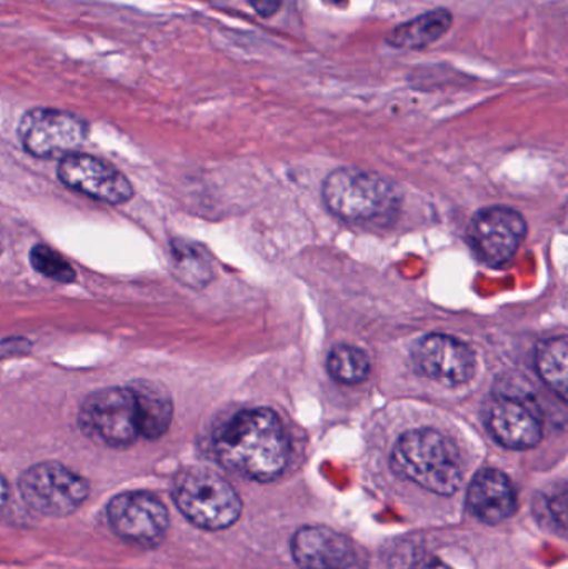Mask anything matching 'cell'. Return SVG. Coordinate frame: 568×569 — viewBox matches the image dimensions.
<instances>
[{
	"label": "cell",
	"mask_w": 568,
	"mask_h": 569,
	"mask_svg": "<svg viewBox=\"0 0 568 569\" xmlns=\"http://www.w3.org/2000/svg\"><path fill=\"white\" fill-rule=\"evenodd\" d=\"M213 453L226 470L247 480L273 481L289 463V438L269 408L237 411L213 431Z\"/></svg>",
	"instance_id": "6da1fadb"
},
{
	"label": "cell",
	"mask_w": 568,
	"mask_h": 569,
	"mask_svg": "<svg viewBox=\"0 0 568 569\" xmlns=\"http://www.w3.org/2000/svg\"><path fill=\"white\" fill-rule=\"evenodd\" d=\"M393 473L417 487L450 497L462 485V458L456 445L432 428L407 431L397 440L390 458Z\"/></svg>",
	"instance_id": "7a4b0ae2"
},
{
	"label": "cell",
	"mask_w": 568,
	"mask_h": 569,
	"mask_svg": "<svg viewBox=\"0 0 568 569\" xmlns=\"http://www.w3.org/2000/svg\"><path fill=\"white\" fill-rule=\"evenodd\" d=\"M323 203L337 219L356 226H383L396 217L400 190L387 177L357 167H343L327 176Z\"/></svg>",
	"instance_id": "3957f363"
},
{
	"label": "cell",
	"mask_w": 568,
	"mask_h": 569,
	"mask_svg": "<svg viewBox=\"0 0 568 569\" xmlns=\"http://www.w3.org/2000/svg\"><path fill=\"white\" fill-rule=\"evenodd\" d=\"M172 497L180 513L200 530H226L242 513V500L236 488L203 468L182 471L173 481Z\"/></svg>",
	"instance_id": "277c9868"
},
{
	"label": "cell",
	"mask_w": 568,
	"mask_h": 569,
	"mask_svg": "<svg viewBox=\"0 0 568 569\" xmlns=\"http://www.w3.org/2000/svg\"><path fill=\"white\" fill-rule=\"evenodd\" d=\"M23 503L49 518L76 513L89 500L90 485L82 475L60 463H39L23 471L19 480Z\"/></svg>",
	"instance_id": "5b68a950"
},
{
	"label": "cell",
	"mask_w": 568,
	"mask_h": 569,
	"mask_svg": "<svg viewBox=\"0 0 568 569\" xmlns=\"http://www.w3.org/2000/svg\"><path fill=\"white\" fill-rule=\"evenodd\" d=\"M484 420L490 437L509 450H530L542 441V413L526 391H496L487 401Z\"/></svg>",
	"instance_id": "8992f818"
},
{
	"label": "cell",
	"mask_w": 568,
	"mask_h": 569,
	"mask_svg": "<svg viewBox=\"0 0 568 569\" xmlns=\"http://www.w3.org/2000/svg\"><path fill=\"white\" fill-rule=\"evenodd\" d=\"M107 520L120 540L142 548H156L166 540L170 515L150 491H126L107 505Z\"/></svg>",
	"instance_id": "52a82bcc"
},
{
	"label": "cell",
	"mask_w": 568,
	"mask_h": 569,
	"mask_svg": "<svg viewBox=\"0 0 568 569\" xmlns=\"http://www.w3.org/2000/svg\"><path fill=\"white\" fill-rule=\"evenodd\" d=\"M80 427L93 440L112 448H127L139 440L136 403L127 388L96 391L80 408Z\"/></svg>",
	"instance_id": "ba28073f"
},
{
	"label": "cell",
	"mask_w": 568,
	"mask_h": 569,
	"mask_svg": "<svg viewBox=\"0 0 568 569\" xmlns=\"http://www.w3.org/2000/svg\"><path fill=\"white\" fill-rule=\"evenodd\" d=\"M527 236V222L510 207H487L474 216L467 232L480 262L500 269L512 260Z\"/></svg>",
	"instance_id": "9c48e42d"
},
{
	"label": "cell",
	"mask_w": 568,
	"mask_h": 569,
	"mask_svg": "<svg viewBox=\"0 0 568 569\" xmlns=\"http://www.w3.org/2000/svg\"><path fill=\"white\" fill-rule=\"evenodd\" d=\"M20 142L30 156L56 159L76 152L87 137V126L73 113L53 109L30 110L20 120Z\"/></svg>",
	"instance_id": "30bf717a"
},
{
	"label": "cell",
	"mask_w": 568,
	"mask_h": 569,
	"mask_svg": "<svg viewBox=\"0 0 568 569\" xmlns=\"http://www.w3.org/2000/svg\"><path fill=\"white\" fill-rule=\"evenodd\" d=\"M412 358L420 373L446 387L469 383L477 371L476 351L450 335L432 333L420 338Z\"/></svg>",
	"instance_id": "8fae6325"
},
{
	"label": "cell",
	"mask_w": 568,
	"mask_h": 569,
	"mask_svg": "<svg viewBox=\"0 0 568 569\" xmlns=\"http://www.w3.org/2000/svg\"><path fill=\"white\" fill-rule=\"evenodd\" d=\"M59 177L70 189L110 206L126 203L133 196L132 186L123 173L86 153L73 152L62 157Z\"/></svg>",
	"instance_id": "7c38bea8"
},
{
	"label": "cell",
	"mask_w": 568,
	"mask_h": 569,
	"mask_svg": "<svg viewBox=\"0 0 568 569\" xmlns=\"http://www.w3.org/2000/svg\"><path fill=\"white\" fill-rule=\"evenodd\" d=\"M293 561L300 569H352L357 551L349 538L327 527H303L290 541Z\"/></svg>",
	"instance_id": "4fadbf2b"
},
{
	"label": "cell",
	"mask_w": 568,
	"mask_h": 569,
	"mask_svg": "<svg viewBox=\"0 0 568 569\" xmlns=\"http://www.w3.org/2000/svg\"><path fill=\"white\" fill-rule=\"evenodd\" d=\"M517 491L502 471L486 468L474 477L467 491L470 513L486 525H500L517 511Z\"/></svg>",
	"instance_id": "5bb4252c"
},
{
	"label": "cell",
	"mask_w": 568,
	"mask_h": 569,
	"mask_svg": "<svg viewBox=\"0 0 568 569\" xmlns=\"http://www.w3.org/2000/svg\"><path fill=\"white\" fill-rule=\"evenodd\" d=\"M137 411L140 437L159 440L172 423L173 405L163 385L152 380H137L129 385Z\"/></svg>",
	"instance_id": "9a60e30c"
},
{
	"label": "cell",
	"mask_w": 568,
	"mask_h": 569,
	"mask_svg": "<svg viewBox=\"0 0 568 569\" xmlns=\"http://www.w3.org/2000/svg\"><path fill=\"white\" fill-rule=\"evenodd\" d=\"M452 26V13L447 9L430 10L390 32L389 43L397 49H423L437 42Z\"/></svg>",
	"instance_id": "2e32d148"
},
{
	"label": "cell",
	"mask_w": 568,
	"mask_h": 569,
	"mask_svg": "<svg viewBox=\"0 0 568 569\" xmlns=\"http://www.w3.org/2000/svg\"><path fill=\"white\" fill-rule=\"evenodd\" d=\"M536 368L544 383L567 403L568 398V340L552 337L540 341L536 351Z\"/></svg>",
	"instance_id": "e0dca14e"
},
{
	"label": "cell",
	"mask_w": 568,
	"mask_h": 569,
	"mask_svg": "<svg viewBox=\"0 0 568 569\" xmlns=\"http://www.w3.org/2000/svg\"><path fill=\"white\" fill-rule=\"evenodd\" d=\"M327 373L337 383H362L370 373L369 357L352 345H337L327 357Z\"/></svg>",
	"instance_id": "ac0fdd59"
},
{
	"label": "cell",
	"mask_w": 568,
	"mask_h": 569,
	"mask_svg": "<svg viewBox=\"0 0 568 569\" xmlns=\"http://www.w3.org/2000/svg\"><path fill=\"white\" fill-rule=\"evenodd\" d=\"M172 259L177 277L190 287H203L212 277L209 260L197 247L189 243H173Z\"/></svg>",
	"instance_id": "d6986e66"
},
{
	"label": "cell",
	"mask_w": 568,
	"mask_h": 569,
	"mask_svg": "<svg viewBox=\"0 0 568 569\" xmlns=\"http://www.w3.org/2000/svg\"><path fill=\"white\" fill-rule=\"evenodd\" d=\"M567 495L566 485H560L549 493H540L536 500V515L540 523L560 535L567 531Z\"/></svg>",
	"instance_id": "ffe728a7"
},
{
	"label": "cell",
	"mask_w": 568,
	"mask_h": 569,
	"mask_svg": "<svg viewBox=\"0 0 568 569\" xmlns=\"http://www.w3.org/2000/svg\"><path fill=\"white\" fill-rule=\"evenodd\" d=\"M30 262L40 276L56 280L59 283H72L76 280V270L62 256L47 246L33 247L30 252Z\"/></svg>",
	"instance_id": "44dd1931"
},
{
	"label": "cell",
	"mask_w": 568,
	"mask_h": 569,
	"mask_svg": "<svg viewBox=\"0 0 568 569\" xmlns=\"http://www.w3.org/2000/svg\"><path fill=\"white\" fill-rule=\"evenodd\" d=\"M253 9L262 17H270L282 6V0H250Z\"/></svg>",
	"instance_id": "7402d4cb"
},
{
	"label": "cell",
	"mask_w": 568,
	"mask_h": 569,
	"mask_svg": "<svg viewBox=\"0 0 568 569\" xmlns=\"http://www.w3.org/2000/svg\"><path fill=\"white\" fill-rule=\"evenodd\" d=\"M413 569H454L440 561L439 558H423Z\"/></svg>",
	"instance_id": "603a6c76"
},
{
	"label": "cell",
	"mask_w": 568,
	"mask_h": 569,
	"mask_svg": "<svg viewBox=\"0 0 568 569\" xmlns=\"http://www.w3.org/2000/svg\"><path fill=\"white\" fill-rule=\"evenodd\" d=\"M7 500H9V488H7L6 481L0 477V510L7 507Z\"/></svg>",
	"instance_id": "cb8c5ba5"
},
{
	"label": "cell",
	"mask_w": 568,
	"mask_h": 569,
	"mask_svg": "<svg viewBox=\"0 0 568 569\" xmlns=\"http://www.w3.org/2000/svg\"><path fill=\"white\" fill-rule=\"evenodd\" d=\"M323 2L329 3V6L333 7H343L347 6V2H349V0H323Z\"/></svg>",
	"instance_id": "d4e9b609"
}]
</instances>
